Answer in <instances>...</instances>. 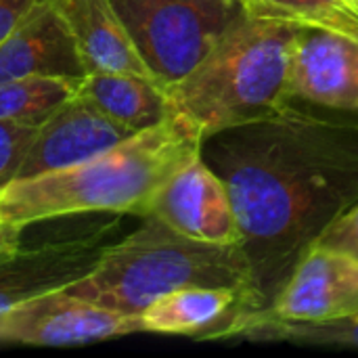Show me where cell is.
I'll list each match as a JSON object with an SVG mask.
<instances>
[{
	"label": "cell",
	"mask_w": 358,
	"mask_h": 358,
	"mask_svg": "<svg viewBox=\"0 0 358 358\" xmlns=\"http://www.w3.org/2000/svg\"><path fill=\"white\" fill-rule=\"evenodd\" d=\"M65 19L88 71L151 78L111 0H50Z\"/></svg>",
	"instance_id": "obj_14"
},
{
	"label": "cell",
	"mask_w": 358,
	"mask_h": 358,
	"mask_svg": "<svg viewBox=\"0 0 358 358\" xmlns=\"http://www.w3.org/2000/svg\"><path fill=\"white\" fill-rule=\"evenodd\" d=\"M86 73L78 44L50 0H36L0 42V82L25 76L84 78Z\"/></svg>",
	"instance_id": "obj_13"
},
{
	"label": "cell",
	"mask_w": 358,
	"mask_h": 358,
	"mask_svg": "<svg viewBox=\"0 0 358 358\" xmlns=\"http://www.w3.org/2000/svg\"><path fill=\"white\" fill-rule=\"evenodd\" d=\"M82 78L25 76L0 82V120L38 128L78 94Z\"/></svg>",
	"instance_id": "obj_16"
},
{
	"label": "cell",
	"mask_w": 358,
	"mask_h": 358,
	"mask_svg": "<svg viewBox=\"0 0 358 358\" xmlns=\"http://www.w3.org/2000/svg\"><path fill=\"white\" fill-rule=\"evenodd\" d=\"M193 285L250 289L262 298L241 245L203 243L153 216H143L141 229L107 243L90 273L63 292L138 317L159 296Z\"/></svg>",
	"instance_id": "obj_4"
},
{
	"label": "cell",
	"mask_w": 358,
	"mask_h": 358,
	"mask_svg": "<svg viewBox=\"0 0 358 358\" xmlns=\"http://www.w3.org/2000/svg\"><path fill=\"white\" fill-rule=\"evenodd\" d=\"M268 310L287 321L331 323L358 317V258L308 245Z\"/></svg>",
	"instance_id": "obj_8"
},
{
	"label": "cell",
	"mask_w": 358,
	"mask_h": 358,
	"mask_svg": "<svg viewBox=\"0 0 358 358\" xmlns=\"http://www.w3.org/2000/svg\"><path fill=\"white\" fill-rule=\"evenodd\" d=\"M78 94L113 122L143 132L172 117L170 96L151 78L120 71H88Z\"/></svg>",
	"instance_id": "obj_15"
},
{
	"label": "cell",
	"mask_w": 358,
	"mask_h": 358,
	"mask_svg": "<svg viewBox=\"0 0 358 358\" xmlns=\"http://www.w3.org/2000/svg\"><path fill=\"white\" fill-rule=\"evenodd\" d=\"M197 151L201 138L170 117L84 164L8 182L0 189V220L25 229L88 212L143 218L162 182Z\"/></svg>",
	"instance_id": "obj_2"
},
{
	"label": "cell",
	"mask_w": 358,
	"mask_h": 358,
	"mask_svg": "<svg viewBox=\"0 0 358 358\" xmlns=\"http://www.w3.org/2000/svg\"><path fill=\"white\" fill-rule=\"evenodd\" d=\"M113 224L76 237L44 241L36 248H21L0 262V315L13 306L67 287L88 275L96 264Z\"/></svg>",
	"instance_id": "obj_11"
},
{
	"label": "cell",
	"mask_w": 358,
	"mask_h": 358,
	"mask_svg": "<svg viewBox=\"0 0 358 358\" xmlns=\"http://www.w3.org/2000/svg\"><path fill=\"white\" fill-rule=\"evenodd\" d=\"M203 243L241 245L237 216L222 178L201 151L180 164L155 191L147 214Z\"/></svg>",
	"instance_id": "obj_7"
},
{
	"label": "cell",
	"mask_w": 358,
	"mask_h": 358,
	"mask_svg": "<svg viewBox=\"0 0 358 358\" xmlns=\"http://www.w3.org/2000/svg\"><path fill=\"white\" fill-rule=\"evenodd\" d=\"M310 245L331 248L358 258V201L334 218Z\"/></svg>",
	"instance_id": "obj_19"
},
{
	"label": "cell",
	"mask_w": 358,
	"mask_h": 358,
	"mask_svg": "<svg viewBox=\"0 0 358 358\" xmlns=\"http://www.w3.org/2000/svg\"><path fill=\"white\" fill-rule=\"evenodd\" d=\"M250 15L325 27L358 38V13L350 0H241Z\"/></svg>",
	"instance_id": "obj_17"
},
{
	"label": "cell",
	"mask_w": 358,
	"mask_h": 358,
	"mask_svg": "<svg viewBox=\"0 0 358 358\" xmlns=\"http://www.w3.org/2000/svg\"><path fill=\"white\" fill-rule=\"evenodd\" d=\"M302 27L245 15L182 82L168 88L172 117L203 143L220 130L262 120L283 107L292 101L289 63Z\"/></svg>",
	"instance_id": "obj_3"
},
{
	"label": "cell",
	"mask_w": 358,
	"mask_h": 358,
	"mask_svg": "<svg viewBox=\"0 0 358 358\" xmlns=\"http://www.w3.org/2000/svg\"><path fill=\"white\" fill-rule=\"evenodd\" d=\"M36 128L0 120V189L17 178Z\"/></svg>",
	"instance_id": "obj_18"
},
{
	"label": "cell",
	"mask_w": 358,
	"mask_h": 358,
	"mask_svg": "<svg viewBox=\"0 0 358 358\" xmlns=\"http://www.w3.org/2000/svg\"><path fill=\"white\" fill-rule=\"evenodd\" d=\"M23 231H25L23 227L0 220V262L8 260L13 254H17L23 248L21 243Z\"/></svg>",
	"instance_id": "obj_21"
},
{
	"label": "cell",
	"mask_w": 358,
	"mask_h": 358,
	"mask_svg": "<svg viewBox=\"0 0 358 358\" xmlns=\"http://www.w3.org/2000/svg\"><path fill=\"white\" fill-rule=\"evenodd\" d=\"M350 4H352V8L358 13V0H350Z\"/></svg>",
	"instance_id": "obj_22"
},
{
	"label": "cell",
	"mask_w": 358,
	"mask_h": 358,
	"mask_svg": "<svg viewBox=\"0 0 358 358\" xmlns=\"http://www.w3.org/2000/svg\"><path fill=\"white\" fill-rule=\"evenodd\" d=\"M264 306L266 302L250 289L193 285L159 296L138 317L151 334L224 340L243 313Z\"/></svg>",
	"instance_id": "obj_12"
},
{
	"label": "cell",
	"mask_w": 358,
	"mask_h": 358,
	"mask_svg": "<svg viewBox=\"0 0 358 358\" xmlns=\"http://www.w3.org/2000/svg\"><path fill=\"white\" fill-rule=\"evenodd\" d=\"M141 331V317L109 310L63 289L29 298L0 315V342L25 346H82Z\"/></svg>",
	"instance_id": "obj_6"
},
{
	"label": "cell",
	"mask_w": 358,
	"mask_h": 358,
	"mask_svg": "<svg viewBox=\"0 0 358 358\" xmlns=\"http://www.w3.org/2000/svg\"><path fill=\"white\" fill-rule=\"evenodd\" d=\"M166 90L182 82L248 13L241 0H111Z\"/></svg>",
	"instance_id": "obj_5"
},
{
	"label": "cell",
	"mask_w": 358,
	"mask_h": 358,
	"mask_svg": "<svg viewBox=\"0 0 358 358\" xmlns=\"http://www.w3.org/2000/svg\"><path fill=\"white\" fill-rule=\"evenodd\" d=\"M132 134L136 132L76 94L36 128L15 180L73 168L117 147Z\"/></svg>",
	"instance_id": "obj_9"
},
{
	"label": "cell",
	"mask_w": 358,
	"mask_h": 358,
	"mask_svg": "<svg viewBox=\"0 0 358 358\" xmlns=\"http://www.w3.org/2000/svg\"><path fill=\"white\" fill-rule=\"evenodd\" d=\"M287 94L292 101L358 113V38L302 27L292 50Z\"/></svg>",
	"instance_id": "obj_10"
},
{
	"label": "cell",
	"mask_w": 358,
	"mask_h": 358,
	"mask_svg": "<svg viewBox=\"0 0 358 358\" xmlns=\"http://www.w3.org/2000/svg\"><path fill=\"white\" fill-rule=\"evenodd\" d=\"M36 0H0V42L17 27Z\"/></svg>",
	"instance_id": "obj_20"
},
{
	"label": "cell",
	"mask_w": 358,
	"mask_h": 358,
	"mask_svg": "<svg viewBox=\"0 0 358 358\" xmlns=\"http://www.w3.org/2000/svg\"><path fill=\"white\" fill-rule=\"evenodd\" d=\"M201 157L229 191L266 304L325 227L358 201V122L319 117L292 101L208 136Z\"/></svg>",
	"instance_id": "obj_1"
}]
</instances>
